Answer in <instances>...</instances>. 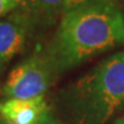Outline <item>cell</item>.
I'll return each instance as SVG.
<instances>
[{
	"label": "cell",
	"instance_id": "cell-4",
	"mask_svg": "<svg viewBox=\"0 0 124 124\" xmlns=\"http://www.w3.org/2000/svg\"><path fill=\"white\" fill-rule=\"evenodd\" d=\"M36 35L30 20L17 7L0 18V75Z\"/></svg>",
	"mask_w": 124,
	"mask_h": 124
},
{
	"label": "cell",
	"instance_id": "cell-10",
	"mask_svg": "<svg viewBox=\"0 0 124 124\" xmlns=\"http://www.w3.org/2000/svg\"><path fill=\"white\" fill-rule=\"evenodd\" d=\"M111 124H124V116H121L118 118H116Z\"/></svg>",
	"mask_w": 124,
	"mask_h": 124
},
{
	"label": "cell",
	"instance_id": "cell-8",
	"mask_svg": "<svg viewBox=\"0 0 124 124\" xmlns=\"http://www.w3.org/2000/svg\"><path fill=\"white\" fill-rule=\"evenodd\" d=\"M18 0H0V18L6 16L17 7Z\"/></svg>",
	"mask_w": 124,
	"mask_h": 124
},
{
	"label": "cell",
	"instance_id": "cell-9",
	"mask_svg": "<svg viewBox=\"0 0 124 124\" xmlns=\"http://www.w3.org/2000/svg\"><path fill=\"white\" fill-rule=\"evenodd\" d=\"M37 124H63V122L59 120L58 117L55 116V114L52 111V109H51Z\"/></svg>",
	"mask_w": 124,
	"mask_h": 124
},
{
	"label": "cell",
	"instance_id": "cell-5",
	"mask_svg": "<svg viewBox=\"0 0 124 124\" xmlns=\"http://www.w3.org/2000/svg\"><path fill=\"white\" fill-rule=\"evenodd\" d=\"M49 110L45 95L33 99L0 98L1 124H37Z\"/></svg>",
	"mask_w": 124,
	"mask_h": 124
},
{
	"label": "cell",
	"instance_id": "cell-6",
	"mask_svg": "<svg viewBox=\"0 0 124 124\" xmlns=\"http://www.w3.org/2000/svg\"><path fill=\"white\" fill-rule=\"evenodd\" d=\"M17 8L27 15L38 33L58 25L66 13V0H20Z\"/></svg>",
	"mask_w": 124,
	"mask_h": 124
},
{
	"label": "cell",
	"instance_id": "cell-2",
	"mask_svg": "<svg viewBox=\"0 0 124 124\" xmlns=\"http://www.w3.org/2000/svg\"><path fill=\"white\" fill-rule=\"evenodd\" d=\"M59 102L69 124H106L124 108V51L67 86Z\"/></svg>",
	"mask_w": 124,
	"mask_h": 124
},
{
	"label": "cell",
	"instance_id": "cell-11",
	"mask_svg": "<svg viewBox=\"0 0 124 124\" xmlns=\"http://www.w3.org/2000/svg\"><path fill=\"white\" fill-rule=\"evenodd\" d=\"M18 2H20V0H18Z\"/></svg>",
	"mask_w": 124,
	"mask_h": 124
},
{
	"label": "cell",
	"instance_id": "cell-3",
	"mask_svg": "<svg viewBox=\"0 0 124 124\" xmlns=\"http://www.w3.org/2000/svg\"><path fill=\"white\" fill-rule=\"evenodd\" d=\"M59 74L43 49L17 63L0 89L1 98L33 99L43 97L56 82Z\"/></svg>",
	"mask_w": 124,
	"mask_h": 124
},
{
	"label": "cell",
	"instance_id": "cell-7",
	"mask_svg": "<svg viewBox=\"0 0 124 124\" xmlns=\"http://www.w3.org/2000/svg\"><path fill=\"white\" fill-rule=\"evenodd\" d=\"M99 2H116V0H66V12Z\"/></svg>",
	"mask_w": 124,
	"mask_h": 124
},
{
	"label": "cell",
	"instance_id": "cell-1",
	"mask_svg": "<svg viewBox=\"0 0 124 124\" xmlns=\"http://www.w3.org/2000/svg\"><path fill=\"white\" fill-rule=\"evenodd\" d=\"M122 45V10L116 2H99L66 12L43 51L60 76Z\"/></svg>",
	"mask_w": 124,
	"mask_h": 124
}]
</instances>
